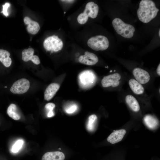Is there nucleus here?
<instances>
[{"mask_svg":"<svg viewBox=\"0 0 160 160\" xmlns=\"http://www.w3.org/2000/svg\"><path fill=\"white\" fill-rule=\"evenodd\" d=\"M54 116V113L53 111H49L47 114V116L48 117H51Z\"/></svg>","mask_w":160,"mask_h":160,"instance_id":"obj_26","label":"nucleus"},{"mask_svg":"<svg viewBox=\"0 0 160 160\" xmlns=\"http://www.w3.org/2000/svg\"><path fill=\"white\" fill-rule=\"evenodd\" d=\"M87 44L89 47L96 51L105 50L109 44L107 38L101 35L91 37L88 40Z\"/></svg>","mask_w":160,"mask_h":160,"instance_id":"obj_3","label":"nucleus"},{"mask_svg":"<svg viewBox=\"0 0 160 160\" xmlns=\"http://www.w3.org/2000/svg\"><path fill=\"white\" fill-rule=\"evenodd\" d=\"M17 110L16 105L13 103L10 105L7 110V113L8 115L15 120H18L20 118L19 115L17 112Z\"/></svg>","mask_w":160,"mask_h":160,"instance_id":"obj_19","label":"nucleus"},{"mask_svg":"<svg viewBox=\"0 0 160 160\" xmlns=\"http://www.w3.org/2000/svg\"><path fill=\"white\" fill-rule=\"evenodd\" d=\"M129 84L130 89L135 94L140 95L144 93L145 90L144 87L135 79H130L129 81Z\"/></svg>","mask_w":160,"mask_h":160,"instance_id":"obj_16","label":"nucleus"},{"mask_svg":"<svg viewBox=\"0 0 160 160\" xmlns=\"http://www.w3.org/2000/svg\"><path fill=\"white\" fill-rule=\"evenodd\" d=\"M132 73L135 80L141 84H145L150 80V76L148 73L142 68H134Z\"/></svg>","mask_w":160,"mask_h":160,"instance_id":"obj_7","label":"nucleus"},{"mask_svg":"<svg viewBox=\"0 0 160 160\" xmlns=\"http://www.w3.org/2000/svg\"><path fill=\"white\" fill-rule=\"evenodd\" d=\"M60 87L59 84L57 83H53L49 84L44 92V99L47 101L50 100L54 97Z\"/></svg>","mask_w":160,"mask_h":160,"instance_id":"obj_10","label":"nucleus"},{"mask_svg":"<svg viewBox=\"0 0 160 160\" xmlns=\"http://www.w3.org/2000/svg\"><path fill=\"white\" fill-rule=\"evenodd\" d=\"M10 4L8 2L6 3L4 5H2L3 10L1 13H3V14L6 16L7 17L8 15L7 12V9L8 7L10 6Z\"/></svg>","mask_w":160,"mask_h":160,"instance_id":"obj_23","label":"nucleus"},{"mask_svg":"<svg viewBox=\"0 0 160 160\" xmlns=\"http://www.w3.org/2000/svg\"><path fill=\"white\" fill-rule=\"evenodd\" d=\"M159 10L153 1L142 0L139 4L137 15L141 21L147 23L156 16Z\"/></svg>","mask_w":160,"mask_h":160,"instance_id":"obj_1","label":"nucleus"},{"mask_svg":"<svg viewBox=\"0 0 160 160\" xmlns=\"http://www.w3.org/2000/svg\"><path fill=\"white\" fill-rule=\"evenodd\" d=\"M30 87V83L28 79L22 78L15 82L10 89V92L15 94H22L26 92Z\"/></svg>","mask_w":160,"mask_h":160,"instance_id":"obj_4","label":"nucleus"},{"mask_svg":"<svg viewBox=\"0 0 160 160\" xmlns=\"http://www.w3.org/2000/svg\"><path fill=\"white\" fill-rule=\"evenodd\" d=\"M89 17L85 13H83L80 14L78 16L77 20L78 22L80 24H84L85 23L88 19Z\"/></svg>","mask_w":160,"mask_h":160,"instance_id":"obj_21","label":"nucleus"},{"mask_svg":"<svg viewBox=\"0 0 160 160\" xmlns=\"http://www.w3.org/2000/svg\"><path fill=\"white\" fill-rule=\"evenodd\" d=\"M126 103L130 108L134 111H139L140 107L138 102L136 98L131 95H128L125 97Z\"/></svg>","mask_w":160,"mask_h":160,"instance_id":"obj_17","label":"nucleus"},{"mask_svg":"<svg viewBox=\"0 0 160 160\" xmlns=\"http://www.w3.org/2000/svg\"><path fill=\"white\" fill-rule=\"evenodd\" d=\"M97 119V117L95 114L92 115L89 117L87 125V129L89 131L94 130Z\"/></svg>","mask_w":160,"mask_h":160,"instance_id":"obj_20","label":"nucleus"},{"mask_svg":"<svg viewBox=\"0 0 160 160\" xmlns=\"http://www.w3.org/2000/svg\"><path fill=\"white\" fill-rule=\"evenodd\" d=\"M79 61L81 63L92 65L97 63L98 58L97 55L94 53L86 51L85 52L84 55L80 56Z\"/></svg>","mask_w":160,"mask_h":160,"instance_id":"obj_8","label":"nucleus"},{"mask_svg":"<svg viewBox=\"0 0 160 160\" xmlns=\"http://www.w3.org/2000/svg\"><path fill=\"white\" fill-rule=\"evenodd\" d=\"M23 142V141L22 140H17L12 146V151L15 153L18 152L21 148Z\"/></svg>","mask_w":160,"mask_h":160,"instance_id":"obj_22","label":"nucleus"},{"mask_svg":"<svg viewBox=\"0 0 160 160\" xmlns=\"http://www.w3.org/2000/svg\"><path fill=\"white\" fill-rule=\"evenodd\" d=\"M5 87V88H7V86H5V87Z\"/></svg>","mask_w":160,"mask_h":160,"instance_id":"obj_30","label":"nucleus"},{"mask_svg":"<svg viewBox=\"0 0 160 160\" xmlns=\"http://www.w3.org/2000/svg\"><path fill=\"white\" fill-rule=\"evenodd\" d=\"M121 76L118 73H115L104 76L102 79L101 83L104 87L111 86L113 87H117L119 84Z\"/></svg>","mask_w":160,"mask_h":160,"instance_id":"obj_5","label":"nucleus"},{"mask_svg":"<svg viewBox=\"0 0 160 160\" xmlns=\"http://www.w3.org/2000/svg\"><path fill=\"white\" fill-rule=\"evenodd\" d=\"M61 1H65L66 2H71L73 1V0H62Z\"/></svg>","mask_w":160,"mask_h":160,"instance_id":"obj_28","label":"nucleus"},{"mask_svg":"<svg viewBox=\"0 0 160 160\" xmlns=\"http://www.w3.org/2000/svg\"><path fill=\"white\" fill-rule=\"evenodd\" d=\"M157 73L158 75L159 76H160V64H159L158 66V67L156 69Z\"/></svg>","mask_w":160,"mask_h":160,"instance_id":"obj_27","label":"nucleus"},{"mask_svg":"<svg viewBox=\"0 0 160 160\" xmlns=\"http://www.w3.org/2000/svg\"><path fill=\"white\" fill-rule=\"evenodd\" d=\"M34 50L32 48H29L27 49H25L22 51V59L25 62L31 60L35 64L38 65L40 63L39 57L37 55H33Z\"/></svg>","mask_w":160,"mask_h":160,"instance_id":"obj_9","label":"nucleus"},{"mask_svg":"<svg viewBox=\"0 0 160 160\" xmlns=\"http://www.w3.org/2000/svg\"><path fill=\"white\" fill-rule=\"evenodd\" d=\"M65 12H64V14H65Z\"/></svg>","mask_w":160,"mask_h":160,"instance_id":"obj_31","label":"nucleus"},{"mask_svg":"<svg viewBox=\"0 0 160 160\" xmlns=\"http://www.w3.org/2000/svg\"><path fill=\"white\" fill-rule=\"evenodd\" d=\"M112 23L117 33L123 37L129 39L133 36L135 29L132 25L125 23L118 18H115Z\"/></svg>","mask_w":160,"mask_h":160,"instance_id":"obj_2","label":"nucleus"},{"mask_svg":"<svg viewBox=\"0 0 160 160\" xmlns=\"http://www.w3.org/2000/svg\"><path fill=\"white\" fill-rule=\"evenodd\" d=\"M64 154L60 151H52L45 153L42 156L41 160H64Z\"/></svg>","mask_w":160,"mask_h":160,"instance_id":"obj_15","label":"nucleus"},{"mask_svg":"<svg viewBox=\"0 0 160 160\" xmlns=\"http://www.w3.org/2000/svg\"><path fill=\"white\" fill-rule=\"evenodd\" d=\"M98 12V5L93 2L90 1L86 4L83 12L86 13L89 17L94 19L97 17Z\"/></svg>","mask_w":160,"mask_h":160,"instance_id":"obj_12","label":"nucleus"},{"mask_svg":"<svg viewBox=\"0 0 160 160\" xmlns=\"http://www.w3.org/2000/svg\"><path fill=\"white\" fill-rule=\"evenodd\" d=\"M23 20L25 24L28 25L27 30L28 32L32 34L38 33L40 29V26L37 22L32 20L28 17H25Z\"/></svg>","mask_w":160,"mask_h":160,"instance_id":"obj_13","label":"nucleus"},{"mask_svg":"<svg viewBox=\"0 0 160 160\" xmlns=\"http://www.w3.org/2000/svg\"><path fill=\"white\" fill-rule=\"evenodd\" d=\"M143 121L145 125L151 129H156L159 124L158 119L154 116L150 114L145 115L143 118Z\"/></svg>","mask_w":160,"mask_h":160,"instance_id":"obj_14","label":"nucleus"},{"mask_svg":"<svg viewBox=\"0 0 160 160\" xmlns=\"http://www.w3.org/2000/svg\"><path fill=\"white\" fill-rule=\"evenodd\" d=\"M77 108V107L75 105H72L66 110V112L68 113H71L75 112Z\"/></svg>","mask_w":160,"mask_h":160,"instance_id":"obj_24","label":"nucleus"},{"mask_svg":"<svg viewBox=\"0 0 160 160\" xmlns=\"http://www.w3.org/2000/svg\"><path fill=\"white\" fill-rule=\"evenodd\" d=\"M159 37L160 36V29H159Z\"/></svg>","mask_w":160,"mask_h":160,"instance_id":"obj_29","label":"nucleus"},{"mask_svg":"<svg viewBox=\"0 0 160 160\" xmlns=\"http://www.w3.org/2000/svg\"><path fill=\"white\" fill-rule=\"evenodd\" d=\"M10 53L8 51L0 49V61L6 67H9L12 63L11 59L9 57Z\"/></svg>","mask_w":160,"mask_h":160,"instance_id":"obj_18","label":"nucleus"},{"mask_svg":"<svg viewBox=\"0 0 160 160\" xmlns=\"http://www.w3.org/2000/svg\"><path fill=\"white\" fill-rule=\"evenodd\" d=\"M55 104L52 103H49L46 104L45 106V108L49 111H53V109L55 107Z\"/></svg>","mask_w":160,"mask_h":160,"instance_id":"obj_25","label":"nucleus"},{"mask_svg":"<svg viewBox=\"0 0 160 160\" xmlns=\"http://www.w3.org/2000/svg\"><path fill=\"white\" fill-rule=\"evenodd\" d=\"M126 132L123 129L115 130L108 137L107 141L112 144H114L121 141Z\"/></svg>","mask_w":160,"mask_h":160,"instance_id":"obj_11","label":"nucleus"},{"mask_svg":"<svg viewBox=\"0 0 160 160\" xmlns=\"http://www.w3.org/2000/svg\"><path fill=\"white\" fill-rule=\"evenodd\" d=\"M95 75L89 71H84L79 76L80 84L83 88L89 87L95 82Z\"/></svg>","mask_w":160,"mask_h":160,"instance_id":"obj_6","label":"nucleus"}]
</instances>
